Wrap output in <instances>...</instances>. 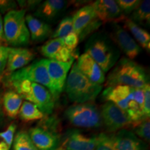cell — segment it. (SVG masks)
<instances>
[{
    "mask_svg": "<svg viewBox=\"0 0 150 150\" xmlns=\"http://www.w3.org/2000/svg\"><path fill=\"white\" fill-rule=\"evenodd\" d=\"M88 54L101 67L104 73L112 68L120 59V52L110 36L105 33H94L85 45Z\"/></svg>",
    "mask_w": 150,
    "mask_h": 150,
    "instance_id": "obj_2",
    "label": "cell"
},
{
    "mask_svg": "<svg viewBox=\"0 0 150 150\" xmlns=\"http://www.w3.org/2000/svg\"><path fill=\"white\" fill-rule=\"evenodd\" d=\"M46 59V66L54 93L55 100L59 98L60 95L65 88L68 72L74 61L61 62Z\"/></svg>",
    "mask_w": 150,
    "mask_h": 150,
    "instance_id": "obj_13",
    "label": "cell"
},
{
    "mask_svg": "<svg viewBox=\"0 0 150 150\" xmlns=\"http://www.w3.org/2000/svg\"><path fill=\"white\" fill-rule=\"evenodd\" d=\"M95 150H116L112 142L110 135L106 133H101L97 135Z\"/></svg>",
    "mask_w": 150,
    "mask_h": 150,
    "instance_id": "obj_30",
    "label": "cell"
},
{
    "mask_svg": "<svg viewBox=\"0 0 150 150\" xmlns=\"http://www.w3.org/2000/svg\"><path fill=\"white\" fill-rule=\"evenodd\" d=\"M76 64L79 70L93 83L101 85L106 81L105 73L88 54H82Z\"/></svg>",
    "mask_w": 150,
    "mask_h": 150,
    "instance_id": "obj_20",
    "label": "cell"
},
{
    "mask_svg": "<svg viewBox=\"0 0 150 150\" xmlns=\"http://www.w3.org/2000/svg\"><path fill=\"white\" fill-rule=\"evenodd\" d=\"M35 59V54L27 48L10 47L5 72L10 75L29 65Z\"/></svg>",
    "mask_w": 150,
    "mask_h": 150,
    "instance_id": "obj_19",
    "label": "cell"
},
{
    "mask_svg": "<svg viewBox=\"0 0 150 150\" xmlns=\"http://www.w3.org/2000/svg\"><path fill=\"white\" fill-rule=\"evenodd\" d=\"M72 18L73 30L79 40H83L88 36L93 34L103 24L97 18L91 4L79 9Z\"/></svg>",
    "mask_w": 150,
    "mask_h": 150,
    "instance_id": "obj_9",
    "label": "cell"
},
{
    "mask_svg": "<svg viewBox=\"0 0 150 150\" xmlns=\"http://www.w3.org/2000/svg\"><path fill=\"white\" fill-rule=\"evenodd\" d=\"M6 42L4 35V29H3V18L1 15H0V43Z\"/></svg>",
    "mask_w": 150,
    "mask_h": 150,
    "instance_id": "obj_38",
    "label": "cell"
},
{
    "mask_svg": "<svg viewBox=\"0 0 150 150\" xmlns=\"http://www.w3.org/2000/svg\"><path fill=\"white\" fill-rule=\"evenodd\" d=\"M63 41L67 48L70 49L72 52H75L76 47H77L78 43L79 42V39L76 33L72 32L67 36L63 38Z\"/></svg>",
    "mask_w": 150,
    "mask_h": 150,
    "instance_id": "obj_33",
    "label": "cell"
},
{
    "mask_svg": "<svg viewBox=\"0 0 150 150\" xmlns=\"http://www.w3.org/2000/svg\"><path fill=\"white\" fill-rule=\"evenodd\" d=\"M7 59H0V82L2 79V75L5 72L6 67Z\"/></svg>",
    "mask_w": 150,
    "mask_h": 150,
    "instance_id": "obj_37",
    "label": "cell"
},
{
    "mask_svg": "<svg viewBox=\"0 0 150 150\" xmlns=\"http://www.w3.org/2000/svg\"><path fill=\"white\" fill-rule=\"evenodd\" d=\"M19 116L22 120L30 122L42 119L45 115L35 104L27 101H24L22 102L20 107Z\"/></svg>",
    "mask_w": 150,
    "mask_h": 150,
    "instance_id": "obj_25",
    "label": "cell"
},
{
    "mask_svg": "<svg viewBox=\"0 0 150 150\" xmlns=\"http://www.w3.org/2000/svg\"><path fill=\"white\" fill-rule=\"evenodd\" d=\"M3 91L2 90L0 89V125L2 123L4 117V112L3 109V104H2V97H3Z\"/></svg>",
    "mask_w": 150,
    "mask_h": 150,
    "instance_id": "obj_36",
    "label": "cell"
},
{
    "mask_svg": "<svg viewBox=\"0 0 150 150\" xmlns=\"http://www.w3.org/2000/svg\"><path fill=\"white\" fill-rule=\"evenodd\" d=\"M110 137L116 150H148L147 144L128 129H120Z\"/></svg>",
    "mask_w": 150,
    "mask_h": 150,
    "instance_id": "obj_15",
    "label": "cell"
},
{
    "mask_svg": "<svg viewBox=\"0 0 150 150\" xmlns=\"http://www.w3.org/2000/svg\"><path fill=\"white\" fill-rule=\"evenodd\" d=\"M25 20L30 33V38L34 42H42L51 36L53 33L50 24L35 18L32 15H27Z\"/></svg>",
    "mask_w": 150,
    "mask_h": 150,
    "instance_id": "obj_21",
    "label": "cell"
},
{
    "mask_svg": "<svg viewBox=\"0 0 150 150\" xmlns=\"http://www.w3.org/2000/svg\"><path fill=\"white\" fill-rule=\"evenodd\" d=\"M115 1L120 9L121 12L125 17L132 13L133 11L141 2L140 0H117Z\"/></svg>",
    "mask_w": 150,
    "mask_h": 150,
    "instance_id": "obj_31",
    "label": "cell"
},
{
    "mask_svg": "<svg viewBox=\"0 0 150 150\" xmlns=\"http://www.w3.org/2000/svg\"><path fill=\"white\" fill-rule=\"evenodd\" d=\"M74 32L73 30L72 16L65 17L59 22L55 31L52 33L51 37L53 38H63L70 33Z\"/></svg>",
    "mask_w": 150,
    "mask_h": 150,
    "instance_id": "obj_27",
    "label": "cell"
},
{
    "mask_svg": "<svg viewBox=\"0 0 150 150\" xmlns=\"http://www.w3.org/2000/svg\"><path fill=\"white\" fill-rule=\"evenodd\" d=\"M4 112L11 118H16L19 114L22 104V98L15 91H6L3 94Z\"/></svg>",
    "mask_w": 150,
    "mask_h": 150,
    "instance_id": "obj_22",
    "label": "cell"
},
{
    "mask_svg": "<svg viewBox=\"0 0 150 150\" xmlns=\"http://www.w3.org/2000/svg\"><path fill=\"white\" fill-rule=\"evenodd\" d=\"M102 98L106 102H110L126 111L129 104L134 100V88L127 86L107 87L103 91Z\"/></svg>",
    "mask_w": 150,
    "mask_h": 150,
    "instance_id": "obj_16",
    "label": "cell"
},
{
    "mask_svg": "<svg viewBox=\"0 0 150 150\" xmlns=\"http://www.w3.org/2000/svg\"><path fill=\"white\" fill-rule=\"evenodd\" d=\"M102 122L108 132L115 133L130 125V121L125 110L110 102H106L101 108Z\"/></svg>",
    "mask_w": 150,
    "mask_h": 150,
    "instance_id": "obj_10",
    "label": "cell"
},
{
    "mask_svg": "<svg viewBox=\"0 0 150 150\" xmlns=\"http://www.w3.org/2000/svg\"><path fill=\"white\" fill-rule=\"evenodd\" d=\"M67 5L63 0H46L39 4L33 16L47 23L53 22L65 12Z\"/></svg>",
    "mask_w": 150,
    "mask_h": 150,
    "instance_id": "obj_18",
    "label": "cell"
},
{
    "mask_svg": "<svg viewBox=\"0 0 150 150\" xmlns=\"http://www.w3.org/2000/svg\"><path fill=\"white\" fill-rule=\"evenodd\" d=\"M144 94L143 104H142V114L145 118H149L150 116V86L149 83L142 88Z\"/></svg>",
    "mask_w": 150,
    "mask_h": 150,
    "instance_id": "obj_32",
    "label": "cell"
},
{
    "mask_svg": "<svg viewBox=\"0 0 150 150\" xmlns=\"http://www.w3.org/2000/svg\"><path fill=\"white\" fill-rule=\"evenodd\" d=\"M97 136H89L78 129H71L61 136V145L64 150H95Z\"/></svg>",
    "mask_w": 150,
    "mask_h": 150,
    "instance_id": "obj_12",
    "label": "cell"
},
{
    "mask_svg": "<svg viewBox=\"0 0 150 150\" xmlns=\"http://www.w3.org/2000/svg\"><path fill=\"white\" fill-rule=\"evenodd\" d=\"M64 89L70 101L81 104L95 100L102 92L103 86L90 81L79 70L76 63H73Z\"/></svg>",
    "mask_w": 150,
    "mask_h": 150,
    "instance_id": "obj_3",
    "label": "cell"
},
{
    "mask_svg": "<svg viewBox=\"0 0 150 150\" xmlns=\"http://www.w3.org/2000/svg\"><path fill=\"white\" fill-rule=\"evenodd\" d=\"M110 38L129 59L134 60L141 53L142 49L134 38L117 23L111 24Z\"/></svg>",
    "mask_w": 150,
    "mask_h": 150,
    "instance_id": "obj_11",
    "label": "cell"
},
{
    "mask_svg": "<svg viewBox=\"0 0 150 150\" xmlns=\"http://www.w3.org/2000/svg\"><path fill=\"white\" fill-rule=\"evenodd\" d=\"M13 143V150H38L27 131H20L17 133Z\"/></svg>",
    "mask_w": 150,
    "mask_h": 150,
    "instance_id": "obj_26",
    "label": "cell"
},
{
    "mask_svg": "<svg viewBox=\"0 0 150 150\" xmlns=\"http://www.w3.org/2000/svg\"><path fill=\"white\" fill-rule=\"evenodd\" d=\"M26 9H15L6 13L3 19L5 42L13 47L27 46L30 33L25 20Z\"/></svg>",
    "mask_w": 150,
    "mask_h": 150,
    "instance_id": "obj_5",
    "label": "cell"
},
{
    "mask_svg": "<svg viewBox=\"0 0 150 150\" xmlns=\"http://www.w3.org/2000/svg\"><path fill=\"white\" fill-rule=\"evenodd\" d=\"M91 6L97 18L102 24L106 22L116 23V22L127 18L121 12L116 1L113 0H98L94 1Z\"/></svg>",
    "mask_w": 150,
    "mask_h": 150,
    "instance_id": "obj_17",
    "label": "cell"
},
{
    "mask_svg": "<svg viewBox=\"0 0 150 150\" xmlns=\"http://www.w3.org/2000/svg\"><path fill=\"white\" fill-rule=\"evenodd\" d=\"M9 82L22 99L35 104L44 115H50L53 112L55 100L45 87L27 80Z\"/></svg>",
    "mask_w": 150,
    "mask_h": 150,
    "instance_id": "obj_4",
    "label": "cell"
},
{
    "mask_svg": "<svg viewBox=\"0 0 150 150\" xmlns=\"http://www.w3.org/2000/svg\"><path fill=\"white\" fill-rule=\"evenodd\" d=\"M140 139L144 142H149L150 140V122L149 118L143 120L139 124L134 127L133 131Z\"/></svg>",
    "mask_w": 150,
    "mask_h": 150,
    "instance_id": "obj_29",
    "label": "cell"
},
{
    "mask_svg": "<svg viewBox=\"0 0 150 150\" xmlns=\"http://www.w3.org/2000/svg\"><path fill=\"white\" fill-rule=\"evenodd\" d=\"M28 134L38 150H56L61 145L59 120L54 117L41 120L38 126L30 129Z\"/></svg>",
    "mask_w": 150,
    "mask_h": 150,
    "instance_id": "obj_6",
    "label": "cell"
},
{
    "mask_svg": "<svg viewBox=\"0 0 150 150\" xmlns=\"http://www.w3.org/2000/svg\"><path fill=\"white\" fill-rule=\"evenodd\" d=\"M10 47L4 46L0 44V59H7Z\"/></svg>",
    "mask_w": 150,
    "mask_h": 150,
    "instance_id": "obj_35",
    "label": "cell"
},
{
    "mask_svg": "<svg viewBox=\"0 0 150 150\" xmlns=\"http://www.w3.org/2000/svg\"><path fill=\"white\" fill-rule=\"evenodd\" d=\"M17 8V4L14 1L0 0V15L7 13L9 11L15 10Z\"/></svg>",
    "mask_w": 150,
    "mask_h": 150,
    "instance_id": "obj_34",
    "label": "cell"
},
{
    "mask_svg": "<svg viewBox=\"0 0 150 150\" xmlns=\"http://www.w3.org/2000/svg\"><path fill=\"white\" fill-rule=\"evenodd\" d=\"M40 52L47 59L61 62L74 61L76 57L72 52L65 46L63 38H53L44 44Z\"/></svg>",
    "mask_w": 150,
    "mask_h": 150,
    "instance_id": "obj_14",
    "label": "cell"
},
{
    "mask_svg": "<svg viewBox=\"0 0 150 150\" xmlns=\"http://www.w3.org/2000/svg\"><path fill=\"white\" fill-rule=\"evenodd\" d=\"M56 150H64V149H63V148H61V147H59V148H58V149H56Z\"/></svg>",
    "mask_w": 150,
    "mask_h": 150,
    "instance_id": "obj_39",
    "label": "cell"
},
{
    "mask_svg": "<svg viewBox=\"0 0 150 150\" xmlns=\"http://www.w3.org/2000/svg\"><path fill=\"white\" fill-rule=\"evenodd\" d=\"M65 116L73 126L79 128L97 129L102 125L100 110L92 102L71 105Z\"/></svg>",
    "mask_w": 150,
    "mask_h": 150,
    "instance_id": "obj_7",
    "label": "cell"
},
{
    "mask_svg": "<svg viewBox=\"0 0 150 150\" xmlns=\"http://www.w3.org/2000/svg\"><path fill=\"white\" fill-rule=\"evenodd\" d=\"M105 86H127L142 88L149 83V76L145 69L136 62L123 57L118 60L106 79Z\"/></svg>",
    "mask_w": 150,
    "mask_h": 150,
    "instance_id": "obj_1",
    "label": "cell"
},
{
    "mask_svg": "<svg viewBox=\"0 0 150 150\" xmlns=\"http://www.w3.org/2000/svg\"><path fill=\"white\" fill-rule=\"evenodd\" d=\"M125 27L129 30L136 39L137 42L139 43L140 47L145 49L146 51H150V35L145 29H142L138 24H135L129 18H125Z\"/></svg>",
    "mask_w": 150,
    "mask_h": 150,
    "instance_id": "obj_23",
    "label": "cell"
},
{
    "mask_svg": "<svg viewBox=\"0 0 150 150\" xmlns=\"http://www.w3.org/2000/svg\"><path fill=\"white\" fill-rule=\"evenodd\" d=\"M16 129V124L11 123L4 131L0 132V150H10Z\"/></svg>",
    "mask_w": 150,
    "mask_h": 150,
    "instance_id": "obj_28",
    "label": "cell"
},
{
    "mask_svg": "<svg viewBox=\"0 0 150 150\" xmlns=\"http://www.w3.org/2000/svg\"><path fill=\"white\" fill-rule=\"evenodd\" d=\"M27 80L40 84L49 90L55 100V93L46 66V59L35 60L31 64L9 75V81Z\"/></svg>",
    "mask_w": 150,
    "mask_h": 150,
    "instance_id": "obj_8",
    "label": "cell"
},
{
    "mask_svg": "<svg viewBox=\"0 0 150 150\" xmlns=\"http://www.w3.org/2000/svg\"><path fill=\"white\" fill-rule=\"evenodd\" d=\"M129 19L138 26L149 27L150 25V1L149 0L141 1L130 15Z\"/></svg>",
    "mask_w": 150,
    "mask_h": 150,
    "instance_id": "obj_24",
    "label": "cell"
}]
</instances>
